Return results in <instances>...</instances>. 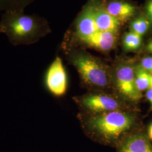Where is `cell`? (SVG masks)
Wrapping results in <instances>:
<instances>
[{
  "mask_svg": "<svg viewBox=\"0 0 152 152\" xmlns=\"http://www.w3.org/2000/svg\"><path fill=\"white\" fill-rule=\"evenodd\" d=\"M85 130L95 141L104 145L116 147L120 141L136 129L137 117L131 110L82 115Z\"/></svg>",
  "mask_w": 152,
  "mask_h": 152,
  "instance_id": "cell-1",
  "label": "cell"
},
{
  "mask_svg": "<svg viewBox=\"0 0 152 152\" xmlns=\"http://www.w3.org/2000/svg\"><path fill=\"white\" fill-rule=\"evenodd\" d=\"M51 32L47 20L37 14L22 10L4 11L0 19V33L5 34L13 46H28Z\"/></svg>",
  "mask_w": 152,
  "mask_h": 152,
  "instance_id": "cell-2",
  "label": "cell"
},
{
  "mask_svg": "<svg viewBox=\"0 0 152 152\" xmlns=\"http://www.w3.org/2000/svg\"><path fill=\"white\" fill-rule=\"evenodd\" d=\"M66 59L78 72L87 87L96 91L114 88L112 68L103 61L85 51L75 48L64 50Z\"/></svg>",
  "mask_w": 152,
  "mask_h": 152,
  "instance_id": "cell-3",
  "label": "cell"
},
{
  "mask_svg": "<svg viewBox=\"0 0 152 152\" xmlns=\"http://www.w3.org/2000/svg\"><path fill=\"white\" fill-rule=\"evenodd\" d=\"M136 66L132 59H126L118 61L112 68L114 89L127 102L136 103L142 97L135 83Z\"/></svg>",
  "mask_w": 152,
  "mask_h": 152,
  "instance_id": "cell-4",
  "label": "cell"
},
{
  "mask_svg": "<svg viewBox=\"0 0 152 152\" xmlns=\"http://www.w3.org/2000/svg\"><path fill=\"white\" fill-rule=\"evenodd\" d=\"M88 114H98L115 110H131L127 102L120 96L108 92L97 91L73 98Z\"/></svg>",
  "mask_w": 152,
  "mask_h": 152,
  "instance_id": "cell-5",
  "label": "cell"
},
{
  "mask_svg": "<svg viewBox=\"0 0 152 152\" xmlns=\"http://www.w3.org/2000/svg\"><path fill=\"white\" fill-rule=\"evenodd\" d=\"M67 76L61 59L57 56L49 66L46 75V84L56 96L64 95L67 88Z\"/></svg>",
  "mask_w": 152,
  "mask_h": 152,
  "instance_id": "cell-6",
  "label": "cell"
},
{
  "mask_svg": "<svg viewBox=\"0 0 152 152\" xmlns=\"http://www.w3.org/2000/svg\"><path fill=\"white\" fill-rule=\"evenodd\" d=\"M115 148L117 152H152L148 136L137 129L124 137Z\"/></svg>",
  "mask_w": 152,
  "mask_h": 152,
  "instance_id": "cell-7",
  "label": "cell"
},
{
  "mask_svg": "<svg viewBox=\"0 0 152 152\" xmlns=\"http://www.w3.org/2000/svg\"><path fill=\"white\" fill-rule=\"evenodd\" d=\"M109 14L121 23L127 22L135 15L136 7L129 2L113 0L104 5Z\"/></svg>",
  "mask_w": 152,
  "mask_h": 152,
  "instance_id": "cell-8",
  "label": "cell"
},
{
  "mask_svg": "<svg viewBox=\"0 0 152 152\" xmlns=\"http://www.w3.org/2000/svg\"><path fill=\"white\" fill-rule=\"evenodd\" d=\"M142 37L131 31L126 33L122 38L123 48L126 51H136L141 48Z\"/></svg>",
  "mask_w": 152,
  "mask_h": 152,
  "instance_id": "cell-9",
  "label": "cell"
},
{
  "mask_svg": "<svg viewBox=\"0 0 152 152\" xmlns=\"http://www.w3.org/2000/svg\"><path fill=\"white\" fill-rule=\"evenodd\" d=\"M151 23L146 15L139 16L131 22L130 31L143 37L148 32Z\"/></svg>",
  "mask_w": 152,
  "mask_h": 152,
  "instance_id": "cell-10",
  "label": "cell"
},
{
  "mask_svg": "<svg viewBox=\"0 0 152 152\" xmlns=\"http://www.w3.org/2000/svg\"><path fill=\"white\" fill-rule=\"evenodd\" d=\"M135 83L137 90L141 92L151 88V74L136 64Z\"/></svg>",
  "mask_w": 152,
  "mask_h": 152,
  "instance_id": "cell-11",
  "label": "cell"
},
{
  "mask_svg": "<svg viewBox=\"0 0 152 152\" xmlns=\"http://www.w3.org/2000/svg\"><path fill=\"white\" fill-rule=\"evenodd\" d=\"M36 0H0V11L22 10L32 4Z\"/></svg>",
  "mask_w": 152,
  "mask_h": 152,
  "instance_id": "cell-12",
  "label": "cell"
},
{
  "mask_svg": "<svg viewBox=\"0 0 152 152\" xmlns=\"http://www.w3.org/2000/svg\"><path fill=\"white\" fill-rule=\"evenodd\" d=\"M139 65L150 74H152V56H147L141 59Z\"/></svg>",
  "mask_w": 152,
  "mask_h": 152,
  "instance_id": "cell-13",
  "label": "cell"
},
{
  "mask_svg": "<svg viewBox=\"0 0 152 152\" xmlns=\"http://www.w3.org/2000/svg\"><path fill=\"white\" fill-rule=\"evenodd\" d=\"M145 15L152 23V0H147L145 6Z\"/></svg>",
  "mask_w": 152,
  "mask_h": 152,
  "instance_id": "cell-14",
  "label": "cell"
},
{
  "mask_svg": "<svg viewBox=\"0 0 152 152\" xmlns=\"http://www.w3.org/2000/svg\"><path fill=\"white\" fill-rule=\"evenodd\" d=\"M146 97L151 104V109L152 110V87L149 88L146 92Z\"/></svg>",
  "mask_w": 152,
  "mask_h": 152,
  "instance_id": "cell-15",
  "label": "cell"
},
{
  "mask_svg": "<svg viewBox=\"0 0 152 152\" xmlns=\"http://www.w3.org/2000/svg\"><path fill=\"white\" fill-rule=\"evenodd\" d=\"M145 51L147 53L152 54V39L147 44L145 47Z\"/></svg>",
  "mask_w": 152,
  "mask_h": 152,
  "instance_id": "cell-16",
  "label": "cell"
},
{
  "mask_svg": "<svg viewBox=\"0 0 152 152\" xmlns=\"http://www.w3.org/2000/svg\"><path fill=\"white\" fill-rule=\"evenodd\" d=\"M148 136L149 137V139L152 140V123L149 126V128H148Z\"/></svg>",
  "mask_w": 152,
  "mask_h": 152,
  "instance_id": "cell-17",
  "label": "cell"
},
{
  "mask_svg": "<svg viewBox=\"0 0 152 152\" xmlns=\"http://www.w3.org/2000/svg\"><path fill=\"white\" fill-rule=\"evenodd\" d=\"M151 87H152V74H151Z\"/></svg>",
  "mask_w": 152,
  "mask_h": 152,
  "instance_id": "cell-18",
  "label": "cell"
}]
</instances>
